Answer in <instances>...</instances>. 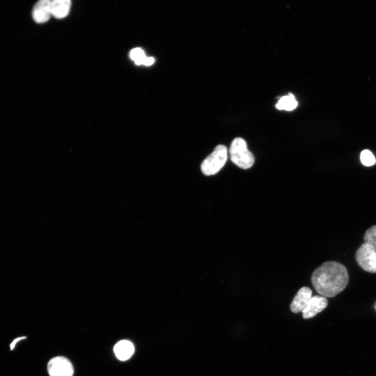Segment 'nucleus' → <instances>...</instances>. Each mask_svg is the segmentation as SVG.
Segmentation results:
<instances>
[{
    "mask_svg": "<svg viewBox=\"0 0 376 376\" xmlns=\"http://www.w3.org/2000/svg\"><path fill=\"white\" fill-rule=\"evenodd\" d=\"M313 286L324 297H335L347 287L349 275L345 266L331 261L323 263L315 270L311 276Z\"/></svg>",
    "mask_w": 376,
    "mask_h": 376,
    "instance_id": "nucleus-1",
    "label": "nucleus"
},
{
    "mask_svg": "<svg viewBox=\"0 0 376 376\" xmlns=\"http://www.w3.org/2000/svg\"><path fill=\"white\" fill-rule=\"evenodd\" d=\"M229 153L232 162L241 168H250L254 164V157L248 150L246 142L243 139L237 138L233 141Z\"/></svg>",
    "mask_w": 376,
    "mask_h": 376,
    "instance_id": "nucleus-2",
    "label": "nucleus"
},
{
    "mask_svg": "<svg viewBox=\"0 0 376 376\" xmlns=\"http://www.w3.org/2000/svg\"><path fill=\"white\" fill-rule=\"evenodd\" d=\"M227 160V150L224 145H219L202 162L201 171L206 176L216 174L225 165Z\"/></svg>",
    "mask_w": 376,
    "mask_h": 376,
    "instance_id": "nucleus-3",
    "label": "nucleus"
},
{
    "mask_svg": "<svg viewBox=\"0 0 376 376\" xmlns=\"http://www.w3.org/2000/svg\"><path fill=\"white\" fill-rule=\"evenodd\" d=\"M355 259L363 271L376 273V250L370 245L363 242L356 252Z\"/></svg>",
    "mask_w": 376,
    "mask_h": 376,
    "instance_id": "nucleus-4",
    "label": "nucleus"
},
{
    "mask_svg": "<svg viewBox=\"0 0 376 376\" xmlns=\"http://www.w3.org/2000/svg\"><path fill=\"white\" fill-rule=\"evenodd\" d=\"M47 368L50 376H73L74 373L72 363L63 356L52 358L48 362Z\"/></svg>",
    "mask_w": 376,
    "mask_h": 376,
    "instance_id": "nucleus-5",
    "label": "nucleus"
},
{
    "mask_svg": "<svg viewBox=\"0 0 376 376\" xmlns=\"http://www.w3.org/2000/svg\"><path fill=\"white\" fill-rule=\"evenodd\" d=\"M328 304L326 298L320 296H314L311 298L305 309L302 311V317L304 319L314 317L318 313L323 311Z\"/></svg>",
    "mask_w": 376,
    "mask_h": 376,
    "instance_id": "nucleus-6",
    "label": "nucleus"
},
{
    "mask_svg": "<svg viewBox=\"0 0 376 376\" xmlns=\"http://www.w3.org/2000/svg\"><path fill=\"white\" fill-rule=\"evenodd\" d=\"M52 1L51 0H41L34 7L32 16L35 22L42 24L49 21L52 15Z\"/></svg>",
    "mask_w": 376,
    "mask_h": 376,
    "instance_id": "nucleus-7",
    "label": "nucleus"
},
{
    "mask_svg": "<svg viewBox=\"0 0 376 376\" xmlns=\"http://www.w3.org/2000/svg\"><path fill=\"white\" fill-rule=\"evenodd\" d=\"M312 292L310 288L308 287L301 288L291 303L290 310L295 313L302 312L312 297Z\"/></svg>",
    "mask_w": 376,
    "mask_h": 376,
    "instance_id": "nucleus-8",
    "label": "nucleus"
},
{
    "mask_svg": "<svg viewBox=\"0 0 376 376\" xmlns=\"http://www.w3.org/2000/svg\"><path fill=\"white\" fill-rule=\"evenodd\" d=\"M71 2L70 0H54L52 1V15L58 19L66 18L70 13Z\"/></svg>",
    "mask_w": 376,
    "mask_h": 376,
    "instance_id": "nucleus-9",
    "label": "nucleus"
},
{
    "mask_svg": "<svg viewBox=\"0 0 376 376\" xmlns=\"http://www.w3.org/2000/svg\"><path fill=\"white\" fill-rule=\"evenodd\" d=\"M116 357L121 361L129 359L135 352V347L128 340H122L117 343L114 347Z\"/></svg>",
    "mask_w": 376,
    "mask_h": 376,
    "instance_id": "nucleus-10",
    "label": "nucleus"
},
{
    "mask_svg": "<svg viewBox=\"0 0 376 376\" xmlns=\"http://www.w3.org/2000/svg\"><path fill=\"white\" fill-rule=\"evenodd\" d=\"M298 105V103L295 97L292 94L282 97L276 104V107L279 110H285L292 111L295 109Z\"/></svg>",
    "mask_w": 376,
    "mask_h": 376,
    "instance_id": "nucleus-11",
    "label": "nucleus"
},
{
    "mask_svg": "<svg viewBox=\"0 0 376 376\" xmlns=\"http://www.w3.org/2000/svg\"><path fill=\"white\" fill-rule=\"evenodd\" d=\"M363 241L376 250V225L366 230L363 236Z\"/></svg>",
    "mask_w": 376,
    "mask_h": 376,
    "instance_id": "nucleus-12",
    "label": "nucleus"
},
{
    "mask_svg": "<svg viewBox=\"0 0 376 376\" xmlns=\"http://www.w3.org/2000/svg\"><path fill=\"white\" fill-rule=\"evenodd\" d=\"M130 56L132 60L135 61L136 64L137 65H143L144 61L147 58L143 51L139 48H135V49L131 51Z\"/></svg>",
    "mask_w": 376,
    "mask_h": 376,
    "instance_id": "nucleus-13",
    "label": "nucleus"
},
{
    "mask_svg": "<svg viewBox=\"0 0 376 376\" xmlns=\"http://www.w3.org/2000/svg\"><path fill=\"white\" fill-rule=\"evenodd\" d=\"M360 160L363 165L370 166L375 163V159L372 153L369 150H366L361 153Z\"/></svg>",
    "mask_w": 376,
    "mask_h": 376,
    "instance_id": "nucleus-14",
    "label": "nucleus"
},
{
    "mask_svg": "<svg viewBox=\"0 0 376 376\" xmlns=\"http://www.w3.org/2000/svg\"><path fill=\"white\" fill-rule=\"evenodd\" d=\"M26 336L18 337L15 339V340L10 345L11 350H14L16 346L17 343L22 340V339L26 338Z\"/></svg>",
    "mask_w": 376,
    "mask_h": 376,
    "instance_id": "nucleus-15",
    "label": "nucleus"
},
{
    "mask_svg": "<svg viewBox=\"0 0 376 376\" xmlns=\"http://www.w3.org/2000/svg\"><path fill=\"white\" fill-rule=\"evenodd\" d=\"M154 63V59L153 58H146L144 61V64L145 66H150Z\"/></svg>",
    "mask_w": 376,
    "mask_h": 376,
    "instance_id": "nucleus-16",
    "label": "nucleus"
}]
</instances>
